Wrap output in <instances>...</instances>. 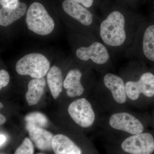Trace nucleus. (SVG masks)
Returning a JSON list of instances; mask_svg holds the SVG:
<instances>
[{"instance_id":"f257e3e1","label":"nucleus","mask_w":154,"mask_h":154,"mask_svg":"<svg viewBox=\"0 0 154 154\" xmlns=\"http://www.w3.org/2000/svg\"><path fill=\"white\" fill-rule=\"evenodd\" d=\"M129 23L119 11L110 13L100 23L99 35L104 44L111 49L124 48L134 40L140 24Z\"/></svg>"},{"instance_id":"f03ea898","label":"nucleus","mask_w":154,"mask_h":154,"mask_svg":"<svg viewBox=\"0 0 154 154\" xmlns=\"http://www.w3.org/2000/svg\"><path fill=\"white\" fill-rule=\"evenodd\" d=\"M26 22L29 30L42 36L51 33L55 25L44 6L38 2L32 3L28 8Z\"/></svg>"},{"instance_id":"7ed1b4c3","label":"nucleus","mask_w":154,"mask_h":154,"mask_svg":"<svg viewBox=\"0 0 154 154\" xmlns=\"http://www.w3.org/2000/svg\"><path fill=\"white\" fill-rule=\"evenodd\" d=\"M50 63L47 58L40 54L31 53L17 61L16 71L22 75H29L33 79L44 77L47 74Z\"/></svg>"},{"instance_id":"20e7f679","label":"nucleus","mask_w":154,"mask_h":154,"mask_svg":"<svg viewBox=\"0 0 154 154\" xmlns=\"http://www.w3.org/2000/svg\"><path fill=\"white\" fill-rule=\"evenodd\" d=\"M134 41L137 45L139 55L147 60L154 62V23L146 24L141 27L140 25Z\"/></svg>"},{"instance_id":"39448f33","label":"nucleus","mask_w":154,"mask_h":154,"mask_svg":"<svg viewBox=\"0 0 154 154\" xmlns=\"http://www.w3.org/2000/svg\"><path fill=\"white\" fill-rule=\"evenodd\" d=\"M68 111L73 121L84 128L90 127L95 121V114L92 105L85 98L77 99L71 103Z\"/></svg>"},{"instance_id":"423d86ee","label":"nucleus","mask_w":154,"mask_h":154,"mask_svg":"<svg viewBox=\"0 0 154 154\" xmlns=\"http://www.w3.org/2000/svg\"><path fill=\"white\" fill-rule=\"evenodd\" d=\"M121 148L130 154H151L154 151V138L149 133L133 135L122 142Z\"/></svg>"},{"instance_id":"0eeeda50","label":"nucleus","mask_w":154,"mask_h":154,"mask_svg":"<svg viewBox=\"0 0 154 154\" xmlns=\"http://www.w3.org/2000/svg\"><path fill=\"white\" fill-rule=\"evenodd\" d=\"M127 96L133 101L137 100L141 94L147 97L154 96V75L146 72L137 81H128L125 84Z\"/></svg>"},{"instance_id":"6e6552de","label":"nucleus","mask_w":154,"mask_h":154,"mask_svg":"<svg viewBox=\"0 0 154 154\" xmlns=\"http://www.w3.org/2000/svg\"><path fill=\"white\" fill-rule=\"evenodd\" d=\"M77 57L81 60L91 61L96 64H105L110 57L106 45L99 42H94L88 47L79 48L76 51Z\"/></svg>"},{"instance_id":"1a4fd4ad","label":"nucleus","mask_w":154,"mask_h":154,"mask_svg":"<svg viewBox=\"0 0 154 154\" xmlns=\"http://www.w3.org/2000/svg\"><path fill=\"white\" fill-rule=\"evenodd\" d=\"M109 125L114 129L134 135L143 131V125L135 116L126 112L115 113L110 116Z\"/></svg>"},{"instance_id":"9d476101","label":"nucleus","mask_w":154,"mask_h":154,"mask_svg":"<svg viewBox=\"0 0 154 154\" xmlns=\"http://www.w3.org/2000/svg\"><path fill=\"white\" fill-rule=\"evenodd\" d=\"M62 7L68 15L84 26H90L93 23V15L82 5L70 0H65L63 3Z\"/></svg>"},{"instance_id":"9b49d317","label":"nucleus","mask_w":154,"mask_h":154,"mask_svg":"<svg viewBox=\"0 0 154 154\" xmlns=\"http://www.w3.org/2000/svg\"><path fill=\"white\" fill-rule=\"evenodd\" d=\"M103 82L116 102L120 104L125 103L127 95L125 84L121 77L112 73L106 74Z\"/></svg>"},{"instance_id":"f8f14e48","label":"nucleus","mask_w":154,"mask_h":154,"mask_svg":"<svg viewBox=\"0 0 154 154\" xmlns=\"http://www.w3.org/2000/svg\"><path fill=\"white\" fill-rule=\"evenodd\" d=\"M30 139L36 147L42 151L51 150L52 148L53 135L51 133L42 128L26 124Z\"/></svg>"},{"instance_id":"ddd939ff","label":"nucleus","mask_w":154,"mask_h":154,"mask_svg":"<svg viewBox=\"0 0 154 154\" xmlns=\"http://www.w3.org/2000/svg\"><path fill=\"white\" fill-rule=\"evenodd\" d=\"M82 77V72L78 69H72L68 72L63 81V87L66 89L69 97L80 96L84 93V88L81 83Z\"/></svg>"},{"instance_id":"4468645a","label":"nucleus","mask_w":154,"mask_h":154,"mask_svg":"<svg viewBox=\"0 0 154 154\" xmlns=\"http://www.w3.org/2000/svg\"><path fill=\"white\" fill-rule=\"evenodd\" d=\"M52 148L55 154H82V150L68 137L56 135L53 139Z\"/></svg>"},{"instance_id":"2eb2a0df","label":"nucleus","mask_w":154,"mask_h":154,"mask_svg":"<svg viewBox=\"0 0 154 154\" xmlns=\"http://www.w3.org/2000/svg\"><path fill=\"white\" fill-rule=\"evenodd\" d=\"M46 81L44 77L33 79L28 85V91L25 95L26 101L29 106L37 104L43 95Z\"/></svg>"},{"instance_id":"dca6fc26","label":"nucleus","mask_w":154,"mask_h":154,"mask_svg":"<svg viewBox=\"0 0 154 154\" xmlns=\"http://www.w3.org/2000/svg\"><path fill=\"white\" fill-rule=\"evenodd\" d=\"M48 85L54 99H57L63 90V79L61 70L58 67L54 66L47 74Z\"/></svg>"},{"instance_id":"f3484780","label":"nucleus","mask_w":154,"mask_h":154,"mask_svg":"<svg viewBox=\"0 0 154 154\" xmlns=\"http://www.w3.org/2000/svg\"><path fill=\"white\" fill-rule=\"evenodd\" d=\"M27 5L20 2L16 8L11 9L2 8L0 10V25L7 27L21 19L25 15Z\"/></svg>"},{"instance_id":"a211bd4d","label":"nucleus","mask_w":154,"mask_h":154,"mask_svg":"<svg viewBox=\"0 0 154 154\" xmlns=\"http://www.w3.org/2000/svg\"><path fill=\"white\" fill-rule=\"evenodd\" d=\"M26 124L38 127H46L48 125V119L43 113L35 112L29 113L25 117Z\"/></svg>"},{"instance_id":"6ab92c4d","label":"nucleus","mask_w":154,"mask_h":154,"mask_svg":"<svg viewBox=\"0 0 154 154\" xmlns=\"http://www.w3.org/2000/svg\"><path fill=\"white\" fill-rule=\"evenodd\" d=\"M34 147L32 141L28 137L25 138L23 142L16 150L14 154H33Z\"/></svg>"},{"instance_id":"aec40b11","label":"nucleus","mask_w":154,"mask_h":154,"mask_svg":"<svg viewBox=\"0 0 154 154\" xmlns=\"http://www.w3.org/2000/svg\"><path fill=\"white\" fill-rule=\"evenodd\" d=\"M10 82V75L5 70L0 71V89L6 87Z\"/></svg>"},{"instance_id":"412c9836","label":"nucleus","mask_w":154,"mask_h":154,"mask_svg":"<svg viewBox=\"0 0 154 154\" xmlns=\"http://www.w3.org/2000/svg\"><path fill=\"white\" fill-rule=\"evenodd\" d=\"M19 0H0V3L2 8L14 9L16 8L19 4Z\"/></svg>"},{"instance_id":"4be33fe9","label":"nucleus","mask_w":154,"mask_h":154,"mask_svg":"<svg viewBox=\"0 0 154 154\" xmlns=\"http://www.w3.org/2000/svg\"><path fill=\"white\" fill-rule=\"evenodd\" d=\"M70 1L81 4L86 8H90L94 3V0H70Z\"/></svg>"},{"instance_id":"5701e85b","label":"nucleus","mask_w":154,"mask_h":154,"mask_svg":"<svg viewBox=\"0 0 154 154\" xmlns=\"http://www.w3.org/2000/svg\"><path fill=\"white\" fill-rule=\"evenodd\" d=\"M6 140V138L4 135L2 134L0 135V145H1V146H2L3 144L5 143Z\"/></svg>"},{"instance_id":"b1692460","label":"nucleus","mask_w":154,"mask_h":154,"mask_svg":"<svg viewBox=\"0 0 154 154\" xmlns=\"http://www.w3.org/2000/svg\"><path fill=\"white\" fill-rule=\"evenodd\" d=\"M6 119L5 116L2 114H0V124L2 125L6 122Z\"/></svg>"},{"instance_id":"393cba45","label":"nucleus","mask_w":154,"mask_h":154,"mask_svg":"<svg viewBox=\"0 0 154 154\" xmlns=\"http://www.w3.org/2000/svg\"><path fill=\"white\" fill-rule=\"evenodd\" d=\"M0 105H1V108H3V104H2V103H0Z\"/></svg>"}]
</instances>
